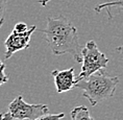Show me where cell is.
Here are the masks:
<instances>
[{
    "instance_id": "6da1fadb",
    "label": "cell",
    "mask_w": 123,
    "mask_h": 120,
    "mask_svg": "<svg viewBox=\"0 0 123 120\" xmlns=\"http://www.w3.org/2000/svg\"><path fill=\"white\" fill-rule=\"evenodd\" d=\"M42 32L54 55L71 54L76 62L81 63L82 47L77 29L66 17H48L46 28Z\"/></svg>"
},
{
    "instance_id": "8992f818",
    "label": "cell",
    "mask_w": 123,
    "mask_h": 120,
    "mask_svg": "<svg viewBox=\"0 0 123 120\" xmlns=\"http://www.w3.org/2000/svg\"><path fill=\"white\" fill-rule=\"evenodd\" d=\"M54 78V84L57 93L70 91L75 88L77 81L74 75V68H70L66 70H53L51 72Z\"/></svg>"
},
{
    "instance_id": "9a60e30c",
    "label": "cell",
    "mask_w": 123,
    "mask_h": 120,
    "mask_svg": "<svg viewBox=\"0 0 123 120\" xmlns=\"http://www.w3.org/2000/svg\"><path fill=\"white\" fill-rule=\"evenodd\" d=\"M116 50H117V51H123V45H122V46H119V47H117Z\"/></svg>"
},
{
    "instance_id": "8fae6325",
    "label": "cell",
    "mask_w": 123,
    "mask_h": 120,
    "mask_svg": "<svg viewBox=\"0 0 123 120\" xmlns=\"http://www.w3.org/2000/svg\"><path fill=\"white\" fill-rule=\"evenodd\" d=\"M4 70H5V65H4V63L0 60V86L3 84H6L8 82V76L5 74Z\"/></svg>"
},
{
    "instance_id": "ba28073f",
    "label": "cell",
    "mask_w": 123,
    "mask_h": 120,
    "mask_svg": "<svg viewBox=\"0 0 123 120\" xmlns=\"http://www.w3.org/2000/svg\"><path fill=\"white\" fill-rule=\"evenodd\" d=\"M111 7L123 8V0H112V1H107V2H104V3L98 4L97 6L94 8V11L96 12V13H100L104 8L107 10V8H111Z\"/></svg>"
},
{
    "instance_id": "3957f363",
    "label": "cell",
    "mask_w": 123,
    "mask_h": 120,
    "mask_svg": "<svg viewBox=\"0 0 123 120\" xmlns=\"http://www.w3.org/2000/svg\"><path fill=\"white\" fill-rule=\"evenodd\" d=\"M109 58L106 55L98 49L97 44L93 40L86 43L81 50V71L76 77L77 82L93 73L106 68Z\"/></svg>"
},
{
    "instance_id": "5b68a950",
    "label": "cell",
    "mask_w": 123,
    "mask_h": 120,
    "mask_svg": "<svg viewBox=\"0 0 123 120\" xmlns=\"http://www.w3.org/2000/svg\"><path fill=\"white\" fill-rule=\"evenodd\" d=\"M36 29L37 26L32 25L25 32H17L13 30L11 35L7 37V39L4 41V46L6 48L4 54L5 60H8L10 57H12V55H14L18 51L28 48L30 46V39Z\"/></svg>"
},
{
    "instance_id": "277c9868",
    "label": "cell",
    "mask_w": 123,
    "mask_h": 120,
    "mask_svg": "<svg viewBox=\"0 0 123 120\" xmlns=\"http://www.w3.org/2000/svg\"><path fill=\"white\" fill-rule=\"evenodd\" d=\"M8 113L13 120H33L49 113L47 104H31L25 102L22 95L17 96L8 104Z\"/></svg>"
},
{
    "instance_id": "30bf717a",
    "label": "cell",
    "mask_w": 123,
    "mask_h": 120,
    "mask_svg": "<svg viewBox=\"0 0 123 120\" xmlns=\"http://www.w3.org/2000/svg\"><path fill=\"white\" fill-rule=\"evenodd\" d=\"M6 5H7V0H0V27L2 26L5 19Z\"/></svg>"
},
{
    "instance_id": "52a82bcc",
    "label": "cell",
    "mask_w": 123,
    "mask_h": 120,
    "mask_svg": "<svg viewBox=\"0 0 123 120\" xmlns=\"http://www.w3.org/2000/svg\"><path fill=\"white\" fill-rule=\"evenodd\" d=\"M70 116H71V120H94V118L91 116L89 109L85 106L75 107L71 111Z\"/></svg>"
},
{
    "instance_id": "9c48e42d",
    "label": "cell",
    "mask_w": 123,
    "mask_h": 120,
    "mask_svg": "<svg viewBox=\"0 0 123 120\" xmlns=\"http://www.w3.org/2000/svg\"><path fill=\"white\" fill-rule=\"evenodd\" d=\"M65 118V114L64 113H58V114H46L41 117L33 119V120H61Z\"/></svg>"
},
{
    "instance_id": "7a4b0ae2",
    "label": "cell",
    "mask_w": 123,
    "mask_h": 120,
    "mask_svg": "<svg viewBox=\"0 0 123 120\" xmlns=\"http://www.w3.org/2000/svg\"><path fill=\"white\" fill-rule=\"evenodd\" d=\"M118 82V76H111L102 69L76 82L75 88L81 89L82 96L87 98L91 106L95 107L114 96Z\"/></svg>"
},
{
    "instance_id": "4fadbf2b",
    "label": "cell",
    "mask_w": 123,
    "mask_h": 120,
    "mask_svg": "<svg viewBox=\"0 0 123 120\" xmlns=\"http://www.w3.org/2000/svg\"><path fill=\"white\" fill-rule=\"evenodd\" d=\"M0 120H13V118L11 117L10 113H0Z\"/></svg>"
},
{
    "instance_id": "5bb4252c",
    "label": "cell",
    "mask_w": 123,
    "mask_h": 120,
    "mask_svg": "<svg viewBox=\"0 0 123 120\" xmlns=\"http://www.w3.org/2000/svg\"><path fill=\"white\" fill-rule=\"evenodd\" d=\"M50 1H51V0H40L39 3L41 5H43V6H45V5H47L48 2H50Z\"/></svg>"
},
{
    "instance_id": "7c38bea8",
    "label": "cell",
    "mask_w": 123,
    "mask_h": 120,
    "mask_svg": "<svg viewBox=\"0 0 123 120\" xmlns=\"http://www.w3.org/2000/svg\"><path fill=\"white\" fill-rule=\"evenodd\" d=\"M29 28H30V27L27 25L26 23H24V22H18L16 25H15L14 30H15V32H25Z\"/></svg>"
}]
</instances>
